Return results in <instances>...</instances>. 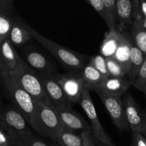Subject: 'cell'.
<instances>
[{
	"label": "cell",
	"instance_id": "obj_1",
	"mask_svg": "<svg viewBox=\"0 0 146 146\" xmlns=\"http://www.w3.org/2000/svg\"><path fill=\"white\" fill-rule=\"evenodd\" d=\"M33 38H35L43 47L46 48L53 56L56 58L67 71L81 73V71L87 64V61L91 57L84 55L76 51H72L64 46H61L44 36L37 32L32 28Z\"/></svg>",
	"mask_w": 146,
	"mask_h": 146
},
{
	"label": "cell",
	"instance_id": "obj_2",
	"mask_svg": "<svg viewBox=\"0 0 146 146\" xmlns=\"http://www.w3.org/2000/svg\"><path fill=\"white\" fill-rule=\"evenodd\" d=\"M0 77L16 108L21 111L30 126L35 131H36L35 99H34L7 71L4 70Z\"/></svg>",
	"mask_w": 146,
	"mask_h": 146
},
{
	"label": "cell",
	"instance_id": "obj_3",
	"mask_svg": "<svg viewBox=\"0 0 146 146\" xmlns=\"http://www.w3.org/2000/svg\"><path fill=\"white\" fill-rule=\"evenodd\" d=\"M9 74L34 99L51 106V102L44 92L38 74L23 58L17 69L11 74L9 73Z\"/></svg>",
	"mask_w": 146,
	"mask_h": 146
},
{
	"label": "cell",
	"instance_id": "obj_4",
	"mask_svg": "<svg viewBox=\"0 0 146 146\" xmlns=\"http://www.w3.org/2000/svg\"><path fill=\"white\" fill-rule=\"evenodd\" d=\"M36 131L42 136L55 142L57 135L63 127L56 111L51 106L35 100Z\"/></svg>",
	"mask_w": 146,
	"mask_h": 146
},
{
	"label": "cell",
	"instance_id": "obj_5",
	"mask_svg": "<svg viewBox=\"0 0 146 146\" xmlns=\"http://www.w3.org/2000/svg\"><path fill=\"white\" fill-rule=\"evenodd\" d=\"M30 125L21 111L15 106L3 108L0 112V129L8 135H21L31 132Z\"/></svg>",
	"mask_w": 146,
	"mask_h": 146
},
{
	"label": "cell",
	"instance_id": "obj_6",
	"mask_svg": "<svg viewBox=\"0 0 146 146\" xmlns=\"http://www.w3.org/2000/svg\"><path fill=\"white\" fill-rule=\"evenodd\" d=\"M80 104L91 122L90 125L91 130L99 142L100 145L113 143L98 119L95 105L91 97L90 91L87 88H84Z\"/></svg>",
	"mask_w": 146,
	"mask_h": 146
},
{
	"label": "cell",
	"instance_id": "obj_7",
	"mask_svg": "<svg viewBox=\"0 0 146 146\" xmlns=\"http://www.w3.org/2000/svg\"><path fill=\"white\" fill-rule=\"evenodd\" d=\"M37 74L51 107H71L72 104L66 98L58 83V73Z\"/></svg>",
	"mask_w": 146,
	"mask_h": 146
},
{
	"label": "cell",
	"instance_id": "obj_8",
	"mask_svg": "<svg viewBox=\"0 0 146 146\" xmlns=\"http://www.w3.org/2000/svg\"><path fill=\"white\" fill-rule=\"evenodd\" d=\"M105 106L114 125L120 131H125L130 128L125 115L123 102L121 96L96 93Z\"/></svg>",
	"mask_w": 146,
	"mask_h": 146
},
{
	"label": "cell",
	"instance_id": "obj_9",
	"mask_svg": "<svg viewBox=\"0 0 146 146\" xmlns=\"http://www.w3.org/2000/svg\"><path fill=\"white\" fill-rule=\"evenodd\" d=\"M58 83L71 104H80L85 88L81 73L66 71L64 74H59Z\"/></svg>",
	"mask_w": 146,
	"mask_h": 146
},
{
	"label": "cell",
	"instance_id": "obj_10",
	"mask_svg": "<svg viewBox=\"0 0 146 146\" xmlns=\"http://www.w3.org/2000/svg\"><path fill=\"white\" fill-rule=\"evenodd\" d=\"M125 115L133 133H141L146 122V113L138 106L131 94L127 93L123 98Z\"/></svg>",
	"mask_w": 146,
	"mask_h": 146
},
{
	"label": "cell",
	"instance_id": "obj_11",
	"mask_svg": "<svg viewBox=\"0 0 146 146\" xmlns=\"http://www.w3.org/2000/svg\"><path fill=\"white\" fill-rule=\"evenodd\" d=\"M25 61L34 71L39 74L56 73L55 66L40 50L31 45L27 46L23 49Z\"/></svg>",
	"mask_w": 146,
	"mask_h": 146
},
{
	"label": "cell",
	"instance_id": "obj_12",
	"mask_svg": "<svg viewBox=\"0 0 146 146\" xmlns=\"http://www.w3.org/2000/svg\"><path fill=\"white\" fill-rule=\"evenodd\" d=\"M58 115L61 123L65 128L73 131L91 130L87 121L72 109L71 107H52ZM92 131V130H91Z\"/></svg>",
	"mask_w": 146,
	"mask_h": 146
},
{
	"label": "cell",
	"instance_id": "obj_13",
	"mask_svg": "<svg viewBox=\"0 0 146 146\" xmlns=\"http://www.w3.org/2000/svg\"><path fill=\"white\" fill-rule=\"evenodd\" d=\"M133 82L128 78H106L102 83L94 87L90 91L103 93L115 96L124 95Z\"/></svg>",
	"mask_w": 146,
	"mask_h": 146
},
{
	"label": "cell",
	"instance_id": "obj_14",
	"mask_svg": "<svg viewBox=\"0 0 146 146\" xmlns=\"http://www.w3.org/2000/svg\"><path fill=\"white\" fill-rule=\"evenodd\" d=\"M32 27L24 22L21 18L14 16L8 39L14 46H19L27 44L33 38Z\"/></svg>",
	"mask_w": 146,
	"mask_h": 146
},
{
	"label": "cell",
	"instance_id": "obj_15",
	"mask_svg": "<svg viewBox=\"0 0 146 146\" xmlns=\"http://www.w3.org/2000/svg\"><path fill=\"white\" fill-rule=\"evenodd\" d=\"M117 29L121 32L131 30L133 25V4L131 0H117Z\"/></svg>",
	"mask_w": 146,
	"mask_h": 146
},
{
	"label": "cell",
	"instance_id": "obj_16",
	"mask_svg": "<svg viewBox=\"0 0 146 146\" xmlns=\"http://www.w3.org/2000/svg\"><path fill=\"white\" fill-rule=\"evenodd\" d=\"M0 52L4 65V70L11 74L17 69L22 58L17 53L14 46L8 38L4 40L1 43L0 46Z\"/></svg>",
	"mask_w": 146,
	"mask_h": 146
},
{
	"label": "cell",
	"instance_id": "obj_17",
	"mask_svg": "<svg viewBox=\"0 0 146 146\" xmlns=\"http://www.w3.org/2000/svg\"><path fill=\"white\" fill-rule=\"evenodd\" d=\"M123 33L118 29L108 30L100 47V54L106 58H113L118 50Z\"/></svg>",
	"mask_w": 146,
	"mask_h": 146
},
{
	"label": "cell",
	"instance_id": "obj_18",
	"mask_svg": "<svg viewBox=\"0 0 146 146\" xmlns=\"http://www.w3.org/2000/svg\"><path fill=\"white\" fill-rule=\"evenodd\" d=\"M122 39H121L118 50L115 53L113 58L121 63L126 71H129L130 68V56H131V51L134 42L133 40L131 34L129 32H122Z\"/></svg>",
	"mask_w": 146,
	"mask_h": 146
},
{
	"label": "cell",
	"instance_id": "obj_19",
	"mask_svg": "<svg viewBox=\"0 0 146 146\" xmlns=\"http://www.w3.org/2000/svg\"><path fill=\"white\" fill-rule=\"evenodd\" d=\"M81 76L84 81V87L89 91L106 78L99 71H97L89 62L87 63L81 71Z\"/></svg>",
	"mask_w": 146,
	"mask_h": 146
},
{
	"label": "cell",
	"instance_id": "obj_20",
	"mask_svg": "<svg viewBox=\"0 0 146 146\" xmlns=\"http://www.w3.org/2000/svg\"><path fill=\"white\" fill-rule=\"evenodd\" d=\"M9 146H50L33 133L21 135H9Z\"/></svg>",
	"mask_w": 146,
	"mask_h": 146
},
{
	"label": "cell",
	"instance_id": "obj_21",
	"mask_svg": "<svg viewBox=\"0 0 146 146\" xmlns=\"http://www.w3.org/2000/svg\"><path fill=\"white\" fill-rule=\"evenodd\" d=\"M145 59V56L143 53L135 45L132 46L130 56V68L128 71V78L133 82L137 78L140 69Z\"/></svg>",
	"mask_w": 146,
	"mask_h": 146
},
{
	"label": "cell",
	"instance_id": "obj_22",
	"mask_svg": "<svg viewBox=\"0 0 146 146\" xmlns=\"http://www.w3.org/2000/svg\"><path fill=\"white\" fill-rule=\"evenodd\" d=\"M142 19L143 17L134 20L131 34L135 45L146 57V29L142 25Z\"/></svg>",
	"mask_w": 146,
	"mask_h": 146
},
{
	"label": "cell",
	"instance_id": "obj_23",
	"mask_svg": "<svg viewBox=\"0 0 146 146\" xmlns=\"http://www.w3.org/2000/svg\"><path fill=\"white\" fill-rule=\"evenodd\" d=\"M56 143L61 146H83L80 134L68 129L63 125L57 135Z\"/></svg>",
	"mask_w": 146,
	"mask_h": 146
},
{
	"label": "cell",
	"instance_id": "obj_24",
	"mask_svg": "<svg viewBox=\"0 0 146 146\" xmlns=\"http://www.w3.org/2000/svg\"><path fill=\"white\" fill-rule=\"evenodd\" d=\"M106 10L107 17H108V30L118 29H117V0H103Z\"/></svg>",
	"mask_w": 146,
	"mask_h": 146
},
{
	"label": "cell",
	"instance_id": "obj_25",
	"mask_svg": "<svg viewBox=\"0 0 146 146\" xmlns=\"http://www.w3.org/2000/svg\"><path fill=\"white\" fill-rule=\"evenodd\" d=\"M106 65L110 77L113 78H126L128 71L125 67L114 58H106Z\"/></svg>",
	"mask_w": 146,
	"mask_h": 146
},
{
	"label": "cell",
	"instance_id": "obj_26",
	"mask_svg": "<svg viewBox=\"0 0 146 146\" xmlns=\"http://www.w3.org/2000/svg\"><path fill=\"white\" fill-rule=\"evenodd\" d=\"M14 17L0 9V39L2 41L9 38Z\"/></svg>",
	"mask_w": 146,
	"mask_h": 146
},
{
	"label": "cell",
	"instance_id": "obj_27",
	"mask_svg": "<svg viewBox=\"0 0 146 146\" xmlns=\"http://www.w3.org/2000/svg\"><path fill=\"white\" fill-rule=\"evenodd\" d=\"M88 62L96 68L98 71H99L105 78H108L109 74H108V69H107L106 65V58H104L101 54L95 55L91 56L89 58Z\"/></svg>",
	"mask_w": 146,
	"mask_h": 146
},
{
	"label": "cell",
	"instance_id": "obj_28",
	"mask_svg": "<svg viewBox=\"0 0 146 146\" xmlns=\"http://www.w3.org/2000/svg\"><path fill=\"white\" fill-rule=\"evenodd\" d=\"M133 86L142 92L145 91L146 88V57L137 76V78L133 81Z\"/></svg>",
	"mask_w": 146,
	"mask_h": 146
},
{
	"label": "cell",
	"instance_id": "obj_29",
	"mask_svg": "<svg viewBox=\"0 0 146 146\" xmlns=\"http://www.w3.org/2000/svg\"><path fill=\"white\" fill-rule=\"evenodd\" d=\"M83 146H101L91 130L80 132Z\"/></svg>",
	"mask_w": 146,
	"mask_h": 146
},
{
	"label": "cell",
	"instance_id": "obj_30",
	"mask_svg": "<svg viewBox=\"0 0 146 146\" xmlns=\"http://www.w3.org/2000/svg\"><path fill=\"white\" fill-rule=\"evenodd\" d=\"M86 2L94 9L99 14L100 17L102 18L106 24H108V17H107L106 10L104 6L103 0H86Z\"/></svg>",
	"mask_w": 146,
	"mask_h": 146
},
{
	"label": "cell",
	"instance_id": "obj_31",
	"mask_svg": "<svg viewBox=\"0 0 146 146\" xmlns=\"http://www.w3.org/2000/svg\"><path fill=\"white\" fill-rule=\"evenodd\" d=\"M0 9L14 15V1L12 0H0Z\"/></svg>",
	"mask_w": 146,
	"mask_h": 146
},
{
	"label": "cell",
	"instance_id": "obj_32",
	"mask_svg": "<svg viewBox=\"0 0 146 146\" xmlns=\"http://www.w3.org/2000/svg\"><path fill=\"white\" fill-rule=\"evenodd\" d=\"M133 146H146V139L141 133H133Z\"/></svg>",
	"mask_w": 146,
	"mask_h": 146
},
{
	"label": "cell",
	"instance_id": "obj_33",
	"mask_svg": "<svg viewBox=\"0 0 146 146\" xmlns=\"http://www.w3.org/2000/svg\"><path fill=\"white\" fill-rule=\"evenodd\" d=\"M0 146H9V135L1 129H0Z\"/></svg>",
	"mask_w": 146,
	"mask_h": 146
},
{
	"label": "cell",
	"instance_id": "obj_34",
	"mask_svg": "<svg viewBox=\"0 0 146 146\" xmlns=\"http://www.w3.org/2000/svg\"><path fill=\"white\" fill-rule=\"evenodd\" d=\"M140 7H141V11L143 17L146 18V1L140 0Z\"/></svg>",
	"mask_w": 146,
	"mask_h": 146
},
{
	"label": "cell",
	"instance_id": "obj_35",
	"mask_svg": "<svg viewBox=\"0 0 146 146\" xmlns=\"http://www.w3.org/2000/svg\"><path fill=\"white\" fill-rule=\"evenodd\" d=\"M4 65H3V62H2V59H1V52H0V75L1 74L2 71H4Z\"/></svg>",
	"mask_w": 146,
	"mask_h": 146
},
{
	"label": "cell",
	"instance_id": "obj_36",
	"mask_svg": "<svg viewBox=\"0 0 146 146\" xmlns=\"http://www.w3.org/2000/svg\"><path fill=\"white\" fill-rule=\"evenodd\" d=\"M141 134H142L144 138H145L146 139V122H145V125H144L143 128L142 132H141Z\"/></svg>",
	"mask_w": 146,
	"mask_h": 146
},
{
	"label": "cell",
	"instance_id": "obj_37",
	"mask_svg": "<svg viewBox=\"0 0 146 146\" xmlns=\"http://www.w3.org/2000/svg\"><path fill=\"white\" fill-rule=\"evenodd\" d=\"M101 146H116V145H114V144L113 143V144H110V145H102ZM131 146H133V145H131Z\"/></svg>",
	"mask_w": 146,
	"mask_h": 146
},
{
	"label": "cell",
	"instance_id": "obj_38",
	"mask_svg": "<svg viewBox=\"0 0 146 146\" xmlns=\"http://www.w3.org/2000/svg\"><path fill=\"white\" fill-rule=\"evenodd\" d=\"M50 146H61V145H59L58 144H57V143H54V144H51V145H50Z\"/></svg>",
	"mask_w": 146,
	"mask_h": 146
},
{
	"label": "cell",
	"instance_id": "obj_39",
	"mask_svg": "<svg viewBox=\"0 0 146 146\" xmlns=\"http://www.w3.org/2000/svg\"><path fill=\"white\" fill-rule=\"evenodd\" d=\"M3 108H1V101H0V112H1V111H2Z\"/></svg>",
	"mask_w": 146,
	"mask_h": 146
},
{
	"label": "cell",
	"instance_id": "obj_40",
	"mask_svg": "<svg viewBox=\"0 0 146 146\" xmlns=\"http://www.w3.org/2000/svg\"><path fill=\"white\" fill-rule=\"evenodd\" d=\"M2 42H3V41H1V39H0V46H1V43H2Z\"/></svg>",
	"mask_w": 146,
	"mask_h": 146
},
{
	"label": "cell",
	"instance_id": "obj_41",
	"mask_svg": "<svg viewBox=\"0 0 146 146\" xmlns=\"http://www.w3.org/2000/svg\"><path fill=\"white\" fill-rule=\"evenodd\" d=\"M144 93H145V95H146V88H145V91H144Z\"/></svg>",
	"mask_w": 146,
	"mask_h": 146
}]
</instances>
